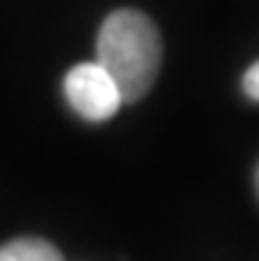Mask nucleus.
<instances>
[{
    "instance_id": "obj_1",
    "label": "nucleus",
    "mask_w": 259,
    "mask_h": 261,
    "mask_svg": "<svg viewBox=\"0 0 259 261\" xmlns=\"http://www.w3.org/2000/svg\"><path fill=\"white\" fill-rule=\"evenodd\" d=\"M96 64L111 76L122 103L140 100L154 87L161 66V35L146 13L119 8L103 19Z\"/></svg>"
},
{
    "instance_id": "obj_3",
    "label": "nucleus",
    "mask_w": 259,
    "mask_h": 261,
    "mask_svg": "<svg viewBox=\"0 0 259 261\" xmlns=\"http://www.w3.org/2000/svg\"><path fill=\"white\" fill-rule=\"evenodd\" d=\"M0 261H64V256L48 240L19 238L0 245Z\"/></svg>"
},
{
    "instance_id": "obj_4",
    "label": "nucleus",
    "mask_w": 259,
    "mask_h": 261,
    "mask_svg": "<svg viewBox=\"0 0 259 261\" xmlns=\"http://www.w3.org/2000/svg\"><path fill=\"white\" fill-rule=\"evenodd\" d=\"M241 85H243V93H246L251 100L259 103V61L246 69V74H243V82H241Z\"/></svg>"
},
{
    "instance_id": "obj_2",
    "label": "nucleus",
    "mask_w": 259,
    "mask_h": 261,
    "mask_svg": "<svg viewBox=\"0 0 259 261\" xmlns=\"http://www.w3.org/2000/svg\"><path fill=\"white\" fill-rule=\"evenodd\" d=\"M64 93H66L69 106L87 121L111 119L122 106L116 85L98 64L72 66L64 80Z\"/></svg>"
},
{
    "instance_id": "obj_5",
    "label": "nucleus",
    "mask_w": 259,
    "mask_h": 261,
    "mask_svg": "<svg viewBox=\"0 0 259 261\" xmlns=\"http://www.w3.org/2000/svg\"><path fill=\"white\" fill-rule=\"evenodd\" d=\"M256 193H259V166H256Z\"/></svg>"
}]
</instances>
